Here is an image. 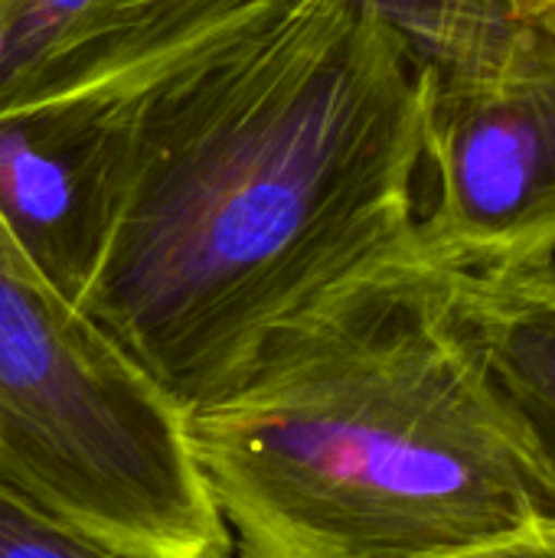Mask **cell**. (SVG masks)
I'll use <instances>...</instances> for the list:
<instances>
[{"label":"cell","mask_w":555,"mask_h":558,"mask_svg":"<svg viewBox=\"0 0 555 558\" xmlns=\"http://www.w3.org/2000/svg\"><path fill=\"white\" fill-rule=\"evenodd\" d=\"M425 101L366 0H281L79 154L56 284L186 412L412 252Z\"/></svg>","instance_id":"1"},{"label":"cell","mask_w":555,"mask_h":558,"mask_svg":"<svg viewBox=\"0 0 555 558\" xmlns=\"http://www.w3.org/2000/svg\"><path fill=\"white\" fill-rule=\"evenodd\" d=\"M183 415L242 558H438L555 520L415 242L294 314Z\"/></svg>","instance_id":"2"},{"label":"cell","mask_w":555,"mask_h":558,"mask_svg":"<svg viewBox=\"0 0 555 558\" xmlns=\"http://www.w3.org/2000/svg\"><path fill=\"white\" fill-rule=\"evenodd\" d=\"M0 484L134 558H232L183 409L52 281L0 196Z\"/></svg>","instance_id":"3"},{"label":"cell","mask_w":555,"mask_h":558,"mask_svg":"<svg viewBox=\"0 0 555 558\" xmlns=\"http://www.w3.org/2000/svg\"><path fill=\"white\" fill-rule=\"evenodd\" d=\"M281 0H0V154L72 177L85 144Z\"/></svg>","instance_id":"4"},{"label":"cell","mask_w":555,"mask_h":558,"mask_svg":"<svg viewBox=\"0 0 555 558\" xmlns=\"http://www.w3.org/2000/svg\"><path fill=\"white\" fill-rule=\"evenodd\" d=\"M435 203L415 252L451 271L555 262V72L425 105Z\"/></svg>","instance_id":"5"},{"label":"cell","mask_w":555,"mask_h":558,"mask_svg":"<svg viewBox=\"0 0 555 558\" xmlns=\"http://www.w3.org/2000/svg\"><path fill=\"white\" fill-rule=\"evenodd\" d=\"M445 275L458 327L555 500V262Z\"/></svg>","instance_id":"6"},{"label":"cell","mask_w":555,"mask_h":558,"mask_svg":"<svg viewBox=\"0 0 555 558\" xmlns=\"http://www.w3.org/2000/svg\"><path fill=\"white\" fill-rule=\"evenodd\" d=\"M419 78L445 105L555 72V0H366Z\"/></svg>","instance_id":"7"},{"label":"cell","mask_w":555,"mask_h":558,"mask_svg":"<svg viewBox=\"0 0 555 558\" xmlns=\"http://www.w3.org/2000/svg\"><path fill=\"white\" fill-rule=\"evenodd\" d=\"M0 558H134L124 553L108 549L105 543H95L56 520H49L46 513H39L36 507H29L26 500H20L16 494H10L0 484Z\"/></svg>","instance_id":"8"},{"label":"cell","mask_w":555,"mask_h":558,"mask_svg":"<svg viewBox=\"0 0 555 558\" xmlns=\"http://www.w3.org/2000/svg\"><path fill=\"white\" fill-rule=\"evenodd\" d=\"M438 558H555V520H543V523L520 530L514 536L481 543V546Z\"/></svg>","instance_id":"9"}]
</instances>
